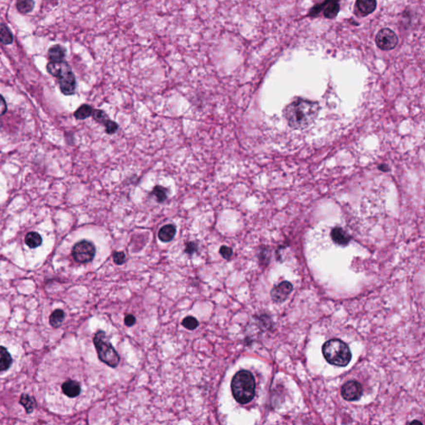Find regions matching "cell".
<instances>
[{"label":"cell","mask_w":425,"mask_h":425,"mask_svg":"<svg viewBox=\"0 0 425 425\" xmlns=\"http://www.w3.org/2000/svg\"><path fill=\"white\" fill-rule=\"evenodd\" d=\"M219 252L223 256V258H225V259H230L232 255V250L230 247L222 246L219 250Z\"/></svg>","instance_id":"27"},{"label":"cell","mask_w":425,"mask_h":425,"mask_svg":"<svg viewBox=\"0 0 425 425\" xmlns=\"http://www.w3.org/2000/svg\"><path fill=\"white\" fill-rule=\"evenodd\" d=\"M91 115L97 122L105 125L106 131L109 135H113L118 130V127H119L118 125L116 124V122L108 118V116L106 114L105 111H102V110H94Z\"/></svg>","instance_id":"10"},{"label":"cell","mask_w":425,"mask_h":425,"mask_svg":"<svg viewBox=\"0 0 425 425\" xmlns=\"http://www.w3.org/2000/svg\"><path fill=\"white\" fill-rule=\"evenodd\" d=\"M332 238L335 243L342 246H346L351 241V237L340 228H335L332 230Z\"/></svg>","instance_id":"16"},{"label":"cell","mask_w":425,"mask_h":425,"mask_svg":"<svg viewBox=\"0 0 425 425\" xmlns=\"http://www.w3.org/2000/svg\"><path fill=\"white\" fill-rule=\"evenodd\" d=\"M340 11V0H325L323 3L315 5L311 11L309 12V16H318L320 13L323 12V15L326 18L332 19L336 17L338 13Z\"/></svg>","instance_id":"7"},{"label":"cell","mask_w":425,"mask_h":425,"mask_svg":"<svg viewBox=\"0 0 425 425\" xmlns=\"http://www.w3.org/2000/svg\"><path fill=\"white\" fill-rule=\"evenodd\" d=\"M136 318L133 315H128L125 318V324L127 326H132L136 323Z\"/></svg>","instance_id":"29"},{"label":"cell","mask_w":425,"mask_h":425,"mask_svg":"<svg viewBox=\"0 0 425 425\" xmlns=\"http://www.w3.org/2000/svg\"><path fill=\"white\" fill-rule=\"evenodd\" d=\"M182 325L190 331H193L195 329L197 328L198 326V321L197 319L193 318V317H187L184 318L182 321Z\"/></svg>","instance_id":"25"},{"label":"cell","mask_w":425,"mask_h":425,"mask_svg":"<svg viewBox=\"0 0 425 425\" xmlns=\"http://www.w3.org/2000/svg\"><path fill=\"white\" fill-rule=\"evenodd\" d=\"M64 319H65V313L63 310H55L49 318V323L54 328H57L63 324Z\"/></svg>","instance_id":"19"},{"label":"cell","mask_w":425,"mask_h":425,"mask_svg":"<svg viewBox=\"0 0 425 425\" xmlns=\"http://www.w3.org/2000/svg\"><path fill=\"white\" fill-rule=\"evenodd\" d=\"M196 250H197V246H196V244L195 243H189L187 244V246H186V249H185V252L189 253V254H192L194 252H195Z\"/></svg>","instance_id":"30"},{"label":"cell","mask_w":425,"mask_h":425,"mask_svg":"<svg viewBox=\"0 0 425 425\" xmlns=\"http://www.w3.org/2000/svg\"><path fill=\"white\" fill-rule=\"evenodd\" d=\"M47 70L53 77L58 78L60 89L64 95H72L75 92L77 82L71 68L65 61L59 63H50L47 65Z\"/></svg>","instance_id":"4"},{"label":"cell","mask_w":425,"mask_h":425,"mask_svg":"<svg viewBox=\"0 0 425 425\" xmlns=\"http://www.w3.org/2000/svg\"><path fill=\"white\" fill-rule=\"evenodd\" d=\"M49 60L53 63H59L63 62L65 59L66 49L63 46L54 45L51 47L49 50Z\"/></svg>","instance_id":"14"},{"label":"cell","mask_w":425,"mask_h":425,"mask_svg":"<svg viewBox=\"0 0 425 425\" xmlns=\"http://www.w3.org/2000/svg\"><path fill=\"white\" fill-rule=\"evenodd\" d=\"M319 106L309 100H295L286 106L284 116L288 125L295 130L308 127L318 116Z\"/></svg>","instance_id":"1"},{"label":"cell","mask_w":425,"mask_h":425,"mask_svg":"<svg viewBox=\"0 0 425 425\" xmlns=\"http://www.w3.org/2000/svg\"><path fill=\"white\" fill-rule=\"evenodd\" d=\"M176 233V226L173 224H167V225L163 226L159 230V232H158V237H159L160 241L167 243V242L171 241L173 239Z\"/></svg>","instance_id":"15"},{"label":"cell","mask_w":425,"mask_h":425,"mask_svg":"<svg viewBox=\"0 0 425 425\" xmlns=\"http://www.w3.org/2000/svg\"><path fill=\"white\" fill-rule=\"evenodd\" d=\"M63 393L70 398L78 396L81 393L80 384L75 380H67L62 386Z\"/></svg>","instance_id":"13"},{"label":"cell","mask_w":425,"mask_h":425,"mask_svg":"<svg viewBox=\"0 0 425 425\" xmlns=\"http://www.w3.org/2000/svg\"><path fill=\"white\" fill-rule=\"evenodd\" d=\"M94 345L97 349L100 360L111 367H116L120 362V356L116 350L108 341L106 333L97 332L93 338Z\"/></svg>","instance_id":"5"},{"label":"cell","mask_w":425,"mask_h":425,"mask_svg":"<svg viewBox=\"0 0 425 425\" xmlns=\"http://www.w3.org/2000/svg\"><path fill=\"white\" fill-rule=\"evenodd\" d=\"M113 259L115 264L122 265L125 263V255L123 252H115L113 253Z\"/></svg>","instance_id":"26"},{"label":"cell","mask_w":425,"mask_h":425,"mask_svg":"<svg viewBox=\"0 0 425 425\" xmlns=\"http://www.w3.org/2000/svg\"><path fill=\"white\" fill-rule=\"evenodd\" d=\"M42 237L36 232H30L26 235L25 243L29 248H36L42 244Z\"/></svg>","instance_id":"20"},{"label":"cell","mask_w":425,"mask_h":425,"mask_svg":"<svg viewBox=\"0 0 425 425\" xmlns=\"http://www.w3.org/2000/svg\"><path fill=\"white\" fill-rule=\"evenodd\" d=\"M151 194L156 196V199L159 203H163L167 199V190L159 185L154 188Z\"/></svg>","instance_id":"24"},{"label":"cell","mask_w":425,"mask_h":425,"mask_svg":"<svg viewBox=\"0 0 425 425\" xmlns=\"http://www.w3.org/2000/svg\"><path fill=\"white\" fill-rule=\"evenodd\" d=\"M0 125H1V124H0Z\"/></svg>","instance_id":"31"},{"label":"cell","mask_w":425,"mask_h":425,"mask_svg":"<svg viewBox=\"0 0 425 425\" xmlns=\"http://www.w3.org/2000/svg\"><path fill=\"white\" fill-rule=\"evenodd\" d=\"M18 10L21 14H29L34 8V0H17Z\"/></svg>","instance_id":"22"},{"label":"cell","mask_w":425,"mask_h":425,"mask_svg":"<svg viewBox=\"0 0 425 425\" xmlns=\"http://www.w3.org/2000/svg\"><path fill=\"white\" fill-rule=\"evenodd\" d=\"M376 0H356L355 14L358 16L365 17L370 15L376 9Z\"/></svg>","instance_id":"12"},{"label":"cell","mask_w":425,"mask_h":425,"mask_svg":"<svg viewBox=\"0 0 425 425\" xmlns=\"http://www.w3.org/2000/svg\"><path fill=\"white\" fill-rule=\"evenodd\" d=\"M363 389L360 383L354 380L348 381L341 388V395L348 401H354L362 395Z\"/></svg>","instance_id":"9"},{"label":"cell","mask_w":425,"mask_h":425,"mask_svg":"<svg viewBox=\"0 0 425 425\" xmlns=\"http://www.w3.org/2000/svg\"><path fill=\"white\" fill-rule=\"evenodd\" d=\"M232 395L242 405L249 403L255 395L256 383L252 373L240 371L233 376L231 383Z\"/></svg>","instance_id":"2"},{"label":"cell","mask_w":425,"mask_h":425,"mask_svg":"<svg viewBox=\"0 0 425 425\" xmlns=\"http://www.w3.org/2000/svg\"><path fill=\"white\" fill-rule=\"evenodd\" d=\"M0 42L4 45H9L14 42V37L8 26L0 23Z\"/></svg>","instance_id":"18"},{"label":"cell","mask_w":425,"mask_h":425,"mask_svg":"<svg viewBox=\"0 0 425 425\" xmlns=\"http://www.w3.org/2000/svg\"><path fill=\"white\" fill-rule=\"evenodd\" d=\"M72 257L80 264L92 261L96 254V248L91 242L82 240L75 244L72 248Z\"/></svg>","instance_id":"6"},{"label":"cell","mask_w":425,"mask_h":425,"mask_svg":"<svg viewBox=\"0 0 425 425\" xmlns=\"http://www.w3.org/2000/svg\"><path fill=\"white\" fill-rule=\"evenodd\" d=\"M19 403L23 406V408H25L26 412L28 414L32 413L36 406V401L34 400V398L29 396V394H22L20 397Z\"/></svg>","instance_id":"21"},{"label":"cell","mask_w":425,"mask_h":425,"mask_svg":"<svg viewBox=\"0 0 425 425\" xmlns=\"http://www.w3.org/2000/svg\"><path fill=\"white\" fill-rule=\"evenodd\" d=\"M12 363L13 359L8 350L3 346H0V372L7 371L11 366Z\"/></svg>","instance_id":"17"},{"label":"cell","mask_w":425,"mask_h":425,"mask_svg":"<svg viewBox=\"0 0 425 425\" xmlns=\"http://www.w3.org/2000/svg\"><path fill=\"white\" fill-rule=\"evenodd\" d=\"M292 291V284L288 282H283L282 283L273 287L271 292V297L275 302H282L286 300Z\"/></svg>","instance_id":"11"},{"label":"cell","mask_w":425,"mask_h":425,"mask_svg":"<svg viewBox=\"0 0 425 425\" xmlns=\"http://www.w3.org/2000/svg\"><path fill=\"white\" fill-rule=\"evenodd\" d=\"M322 352L327 362L334 366L343 367L352 360V352L349 346L339 339L326 341L322 347Z\"/></svg>","instance_id":"3"},{"label":"cell","mask_w":425,"mask_h":425,"mask_svg":"<svg viewBox=\"0 0 425 425\" xmlns=\"http://www.w3.org/2000/svg\"><path fill=\"white\" fill-rule=\"evenodd\" d=\"M375 43L377 47L383 51H390L396 47L399 38L391 29H383L377 34Z\"/></svg>","instance_id":"8"},{"label":"cell","mask_w":425,"mask_h":425,"mask_svg":"<svg viewBox=\"0 0 425 425\" xmlns=\"http://www.w3.org/2000/svg\"><path fill=\"white\" fill-rule=\"evenodd\" d=\"M92 108L90 106L82 105L80 106L77 111H75L74 116L78 120H85L90 117L92 114Z\"/></svg>","instance_id":"23"},{"label":"cell","mask_w":425,"mask_h":425,"mask_svg":"<svg viewBox=\"0 0 425 425\" xmlns=\"http://www.w3.org/2000/svg\"><path fill=\"white\" fill-rule=\"evenodd\" d=\"M7 111V104L3 96L0 95V116H3Z\"/></svg>","instance_id":"28"}]
</instances>
